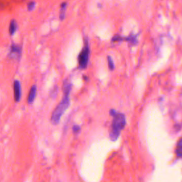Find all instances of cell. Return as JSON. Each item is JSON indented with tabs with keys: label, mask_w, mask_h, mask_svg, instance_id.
Wrapping results in <instances>:
<instances>
[{
	"label": "cell",
	"mask_w": 182,
	"mask_h": 182,
	"mask_svg": "<svg viewBox=\"0 0 182 182\" xmlns=\"http://www.w3.org/2000/svg\"><path fill=\"white\" fill-rule=\"evenodd\" d=\"M72 88V85L69 83H65L63 86V92L64 95L59 103L58 105L56 107L54 111L53 112L52 115H51V122L54 125H57L61 118L62 115L66 112L70 105V92Z\"/></svg>",
	"instance_id": "cell-1"
},
{
	"label": "cell",
	"mask_w": 182,
	"mask_h": 182,
	"mask_svg": "<svg viewBox=\"0 0 182 182\" xmlns=\"http://www.w3.org/2000/svg\"><path fill=\"white\" fill-rule=\"evenodd\" d=\"M110 115L113 117L110 132V139L113 142L116 141L120 134L121 131L125 128L126 125V117L125 115L119 113L115 110H111Z\"/></svg>",
	"instance_id": "cell-2"
},
{
	"label": "cell",
	"mask_w": 182,
	"mask_h": 182,
	"mask_svg": "<svg viewBox=\"0 0 182 182\" xmlns=\"http://www.w3.org/2000/svg\"><path fill=\"white\" fill-rule=\"evenodd\" d=\"M89 58H90V46H89L88 42L86 41L84 47L78 56V63H79L80 68L85 69L87 68Z\"/></svg>",
	"instance_id": "cell-3"
},
{
	"label": "cell",
	"mask_w": 182,
	"mask_h": 182,
	"mask_svg": "<svg viewBox=\"0 0 182 182\" xmlns=\"http://www.w3.org/2000/svg\"><path fill=\"white\" fill-rule=\"evenodd\" d=\"M22 53V48L19 46L12 44L11 48H10V56L14 58H18V57H20Z\"/></svg>",
	"instance_id": "cell-4"
},
{
	"label": "cell",
	"mask_w": 182,
	"mask_h": 182,
	"mask_svg": "<svg viewBox=\"0 0 182 182\" xmlns=\"http://www.w3.org/2000/svg\"><path fill=\"white\" fill-rule=\"evenodd\" d=\"M14 98L16 103L19 102L22 97V87L19 80H15L14 83Z\"/></svg>",
	"instance_id": "cell-5"
},
{
	"label": "cell",
	"mask_w": 182,
	"mask_h": 182,
	"mask_svg": "<svg viewBox=\"0 0 182 182\" xmlns=\"http://www.w3.org/2000/svg\"><path fill=\"white\" fill-rule=\"evenodd\" d=\"M36 90H37V88H36V86L34 85L31 87V90L29 91V96H28V103L31 104L34 101L35 98H36Z\"/></svg>",
	"instance_id": "cell-6"
},
{
	"label": "cell",
	"mask_w": 182,
	"mask_h": 182,
	"mask_svg": "<svg viewBox=\"0 0 182 182\" xmlns=\"http://www.w3.org/2000/svg\"><path fill=\"white\" fill-rule=\"evenodd\" d=\"M176 154L178 158L182 159V137L179 139L176 147Z\"/></svg>",
	"instance_id": "cell-7"
},
{
	"label": "cell",
	"mask_w": 182,
	"mask_h": 182,
	"mask_svg": "<svg viewBox=\"0 0 182 182\" xmlns=\"http://www.w3.org/2000/svg\"><path fill=\"white\" fill-rule=\"evenodd\" d=\"M66 8H67V2H63L60 5V19L63 21L65 19L66 15Z\"/></svg>",
	"instance_id": "cell-8"
},
{
	"label": "cell",
	"mask_w": 182,
	"mask_h": 182,
	"mask_svg": "<svg viewBox=\"0 0 182 182\" xmlns=\"http://www.w3.org/2000/svg\"><path fill=\"white\" fill-rule=\"evenodd\" d=\"M16 29H17V24L15 22V20H12L11 22H10V34L11 36L14 35L16 32Z\"/></svg>",
	"instance_id": "cell-9"
},
{
	"label": "cell",
	"mask_w": 182,
	"mask_h": 182,
	"mask_svg": "<svg viewBox=\"0 0 182 182\" xmlns=\"http://www.w3.org/2000/svg\"><path fill=\"white\" fill-rule=\"evenodd\" d=\"M107 61H108V66L109 68L111 71H113L114 68H115V64H114V62L113 58L110 56H107Z\"/></svg>",
	"instance_id": "cell-10"
},
{
	"label": "cell",
	"mask_w": 182,
	"mask_h": 182,
	"mask_svg": "<svg viewBox=\"0 0 182 182\" xmlns=\"http://www.w3.org/2000/svg\"><path fill=\"white\" fill-rule=\"evenodd\" d=\"M35 6H36V3H35V1H31V2L29 3L28 5H27L28 11H32V10L35 8Z\"/></svg>",
	"instance_id": "cell-11"
},
{
	"label": "cell",
	"mask_w": 182,
	"mask_h": 182,
	"mask_svg": "<svg viewBox=\"0 0 182 182\" xmlns=\"http://www.w3.org/2000/svg\"><path fill=\"white\" fill-rule=\"evenodd\" d=\"M57 92H58V87H55L53 90L51 92V96L52 98H55L57 95Z\"/></svg>",
	"instance_id": "cell-12"
},
{
	"label": "cell",
	"mask_w": 182,
	"mask_h": 182,
	"mask_svg": "<svg viewBox=\"0 0 182 182\" xmlns=\"http://www.w3.org/2000/svg\"><path fill=\"white\" fill-rule=\"evenodd\" d=\"M80 130V127L78 125H74L73 127V130L74 132H78Z\"/></svg>",
	"instance_id": "cell-13"
}]
</instances>
